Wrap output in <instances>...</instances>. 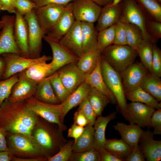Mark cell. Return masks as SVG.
Listing matches in <instances>:
<instances>
[{
  "label": "cell",
  "mask_w": 161,
  "mask_h": 161,
  "mask_svg": "<svg viewBox=\"0 0 161 161\" xmlns=\"http://www.w3.org/2000/svg\"><path fill=\"white\" fill-rule=\"evenodd\" d=\"M126 99L131 102H139L150 106L155 109H161V102L144 90L140 86L125 94Z\"/></svg>",
  "instance_id": "e575fe53"
},
{
  "label": "cell",
  "mask_w": 161,
  "mask_h": 161,
  "mask_svg": "<svg viewBox=\"0 0 161 161\" xmlns=\"http://www.w3.org/2000/svg\"><path fill=\"white\" fill-rule=\"evenodd\" d=\"M74 123L82 127H85L89 124L88 120L80 111L77 110L74 114Z\"/></svg>",
  "instance_id": "11a10c76"
},
{
  "label": "cell",
  "mask_w": 161,
  "mask_h": 161,
  "mask_svg": "<svg viewBox=\"0 0 161 161\" xmlns=\"http://www.w3.org/2000/svg\"><path fill=\"white\" fill-rule=\"evenodd\" d=\"M104 148L116 156L123 159L125 161L132 149L122 139L116 138L106 139Z\"/></svg>",
  "instance_id": "d590c367"
},
{
  "label": "cell",
  "mask_w": 161,
  "mask_h": 161,
  "mask_svg": "<svg viewBox=\"0 0 161 161\" xmlns=\"http://www.w3.org/2000/svg\"><path fill=\"white\" fill-rule=\"evenodd\" d=\"M117 112L111 113L106 116H101L96 119L93 126L95 140V148L97 150L101 147L104 148L106 140L105 131L108 123L116 118Z\"/></svg>",
  "instance_id": "4316f807"
},
{
  "label": "cell",
  "mask_w": 161,
  "mask_h": 161,
  "mask_svg": "<svg viewBox=\"0 0 161 161\" xmlns=\"http://www.w3.org/2000/svg\"><path fill=\"white\" fill-rule=\"evenodd\" d=\"M18 75V80L13 86L8 98L13 102L25 101L33 96L38 84L21 72Z\"/></svg>",
  "instance_id": "ac0fdd59"
},
{
  "label": "cell",
  "mask_w": 161,
  "mask_h": 161,
  "mask_svg": "<svg viewBox=\"0 0 161 161\" xmlns=\"http://www.w3.org/2000/svg\"><path fill=\"white\" fill-rule=\"evenodd\" d=\"M54 92L61 103L70 94L61 81L57 72L48 77Z\"/></svg>",
  "instance_id": "ab89813d"
},
{
  "label": "cell",
  "mask_w": 161,
  "mask_h": 161,
  "mask_svg": "<svg viewBox=\"0 0 161 161\" xmlns=\"http://www.w3.org/2000/svg\"><path fill=\"white\" fill-rule=\"evenodd\" d=\"M72 2L73 13L75 20L92 23L97 21L101 7L91 0H75Z\"/></svg>",
  "instance_id": "4fadbf2b"
},
{
  "label": "cell",
  "mask_w": 161,
  "mask_h": 161,
  "mask_svg": "<svg viewBox=\"0 0 161 161\" xmlns=\"http://www.w3.org/2000/svg\"><path fill=\"white\" fill-rule=\"evenodd\" d=\"M101 57V53L97 49L84 53L79 58L77 66L85 75L89 74L96 67Z\"/></svg>",
  "instance_id": "1f68e13d"
},
{
  "label": "cell",
  "mask_w": 161,
  "mask_h": 161,
  "mask_svg": "<svg viewBox=\"0 0 161 161\" xmlns=\"http://www.w3.org/2000/svg\"><path fill=\"white\" fill-rule=\"evenodd\" d=\"M101 161H125L121 158L114 155L104 147L98 149Z\"/></svg>",
  "instance_id": "816d5d0a"
},
{
  "label": "cell",
  "mask_w": 161,
  "mask_h": 161,
  "mask_svg": "<svg viewBox=\"0 0 161 161\" xmlns=\"http://www.w3.org/2000/svg\"><path fill=\"white\" fill-rule=\"evenodd\" d=\"M43 61L36 64L21 72L32 80L38 83L50 75L52 68L51 62Z\"/></svg>",
  "instance_id": "f1b7e54d"
},
{
  "label": "cell",
  "mask_w": 161,
  "mask_h": 161,
  "mask_svg": "<svg viewBox=\"0 0 161 161\" xmlns=\"http://www.w3.org/2000/svg\"><path fill=\"white\" fill-rule=\"evenodd\" d=\"M84 129V127L79 126L73 123L68 131L67 137L74 139L75 142L82 134Z\"/></svg>",
  "instance_id": "f5cc1de1"
},
{
  "label": "cell",
  "mask_w": 161,
  "mask_h": 161,
  "mask_svg": "<svg viewBox=\"0 0 161 161\" xmlns=\"http://www.w3.org/2000/svg\"><path fill=\"white\" fill-rule=\"evenodd\" d=\"M113 127L118 132L121 139L132 148L138 144L140 138L144 131L141 127L132 123L127 125L118 122Z\"/></svg>",
  "instance_id": "cb8c5ba5"
},
{
  "label": "cell",
  "mask_w": 161,
  "mask_h": 161,
  "mask_svg": "<svg viewBox=\"0 0 161 161\" xmlns=\"http://www.w3.org/2000/svg\"><path fill=\"white\" fill-rule=\"evenodd\" d=\"M18 80V75L16 74L8 78L0 80V106L8 98L13 86Z\"/></svg>",
  "instance_id": "60d3db41"
},
{
  "label": "cell",
  "mask_w": 161,
  "mask_h": 161,
  "mask_svg": "<svg viewBox=\"0 0 161 161\" xmlns=\"http://www.w3.org/2000/svg\"><path fill=\"white\" fill-rule=\"evenodd\" d=\"M87 99L94 111L97 117L101 116L106 107L111 101L105 95L90 86L87 95Z\"/></svg>",
  "instance_id": "d6a6232c"
},
{
  "label": "cell",
  "mask_w": 161,
  "mask_h": 161,
  "mask_svg": "<svg viewBox=\"0 0 161 161\" xmlns=\"http://www.w3.org/2000/svg\"><path fill=\"white\" fill-rule=\"evenodd\" d=\"M145 159L138 144L132 148V149L126 159L125 161H145Z\"/></svg>",
  "instance_id": "f907efd6"
},
{
  "label": "cell",
  "mask_w": 161,
  "mask_h": 161,
  "mask_svg": "<svg viewBox=\"0 0 161 161\" xmlns=\"http://www.w3.org/2000/svg\"><path fill=\"white\" fill-rule=\"evenodd\" d=\"M65 7V6L61 4H50L35 9L38 22L46 35L56 24Z\"/></svg>",
  "instance_id": "30bf717a"
},
{
  "label": "cell",
  "mask_w": 161,
  "mask_h": 161,
  "mask_svg": "<svg viewBox=\"0 0 161 161\" xmlns=\"http://www.w3.org/2000/svg\"><path fill=\"white\" fill-rule=\"evenodd\" d=\"M90 87V86L87 83L83 82L70 94L64 102L61 103L62 117L63 121L69 112L79 105L87 97Z\"/></svg>",
  "instance_id": "d4e9b609"
},
{
  "label": "cell",
  "mask_w": 161,
  "mask_h": 161,
  "mask_svg": "<svg viewBox=\"0 0 161 161\" xmlns=\"http://www.w3.org/2000/svg\"><path fill=\"white\" fill-rule=\"evenodd\" d=\"M1 10H1V4L0 3V13L1 11Z\"/></svg>",
  "instance_id": "e7e4bbea"
},
{
  "label": "cell",
  "mask_w": 161,
  "mask_h": 161,
  "mask_svg": "<svg viewBox=\"0 0 161 161\" xmlns=\"http://www.w3.org/2000/svg\"><path fill=\"white\" fill-rule=\"evenodd\" d=\"M77 62L67 64L57 71L61 81L70 94L85 80V75L78 68Z\"/></svg>",
  "instance_id": "2e32d148"
},
{
  "label": "cell",
  "mask_w": 161,
  "mask_h": 161,
  "mask_svg": "<svg viewBox=\"0 0 161 161\" xmlns=\"http://www.w3.org/2000/svg\"><path fill=\"white\" fill-rule=\"evenodd\" d=\"M31 0V1H33V0Z\"/></svg>",
  "instance_id": "003e7915"
},
{
  "label": "cell",
  "mask_w": 161,
  "mask_h": 161,
  "mask_svg": "<svg viewBox=\"0 0 161 161\" xmlns=\"http://www.w3.org/2000/svg\"><path fill=\"white\" fill-rule=\"evenodd\" d=\"M38 117L25 101L13 102L7 99L0 106V128L7 132L31 135Z\"/></svg>",
  "instance_id": "6da1fadb"
},
{
  "label": "cell",
  "mask_w": 161,
  "mask_h": 161,
  "mask_svg": "<svg viewBox=\"0 0 161 161\" xmlns=\"http://www.w3.org/2000/svg\"><path fill=\"white\" fill-rule=\"evenodd\" d=\"M6 64V68L2 80L8 78L21 72L30 66L39 62L50 60V56L44 55L34 58H27L20 55L12 53L1 55Z\"/></svg>",
  "instance_id": "ba28073f"
},
{
  "label": "cell",
  "mask_w": 161,
  "mask_h": 161,
  "mask_svg": "<svg viewBox=\"0 0 161 161\" xmlns=\"http://www.w3.org/2000/svg\"><path fill=\"white\" fill-rule=\"evenodd\" d=\"M95 140L93 126L89 124L84 127L82 134L74 143L73 152H78L95 148Z\"/></svg>",
  "instance_id": "f546056e"
},
{
  "label": "cell",
  "mask_w": 161,
  "mask_h": 161,
  "mask_svg": "<svg viewBox=\"0 0 161 161\" xmlns=\"http://www.w3.org/2000/svg\"><path fill=\"white\" fill-rule=\"evenodd\" d=\"M74 140H68L54 156L47 157V161H69L73 153Z\"/></svg>",
  "instance_id": "7bdbcfd3"
},
{
  "label": "cell",
  "mask_w": 161,
  "mask_h": 161,
  "mask_svg": "<svg viewBox=\"0 0 161 161\" xmlns=\"http://www.w3.org/2000/svg\"><path fill=\"white\" fill-rule=\"evenodd\" d=\"M63 131L57 124L39 116L31 135L43 155L48 157L56 154L68 141Z\"/></svg>",
  "instance_id": "7a4b0ae2"
},
{
  "label": "cell",
  "mask_w": 161,
  "mask_h": 161,
  "mask_svg": "<svg viewBox=\"0 0 161 161\" xmlns=\"http://www.w3.org/2000/svg\"><path fill=\"white\" fill-rule=\"evenodd\" d=\"M140 86L158 102L161 100V80L151 72L148 71Z\"/></svg>",
  "instance_id": "4dcf8cb0"
},
{
  "label": "cell",
  "mask_w": 161,
  "mask_h": 161,
  "mask_svg": "<svg viewBox=\"0 0 161 161\" xmlns=\"http://www.w3.org/2000/svg\"><path fill=\"white\" fill-rule=\"evenodd\" d=\"M67 49L78 57L83 54L81 32V22L75 20L69 31L59 40Z\"/></svg>",
  "instance_id": "ffe728a7"
},
{
  "label": "cell",
  "mask_w": 161,
  "mask_h": 161,
  "mask_svg": "<svg viewBox=\"0 0 161 161\" xmlns=\"http://www.w3.org/2000/svg\"><path fill=\"white\" fill-rule=\"evenodd\" d=\"M100 6L104 7L110 3L113 0H91Z\"/></svg>",
  "instance_id": "6125c7cd"
},
{
  "label": "cell",
  "mask_w": 161,
  "mask_h": 161,
  "mask_svg": "<svg viewBox=\"0 0 161 161\" xmlns=\"http://www.w3.org/2000/svg\"><path fill=\"white\" fill-rule=\"evenodd\" d=\"M81 32L83 53L97 49L98 31L94 23L81 22Z\"/></svg>",
  "instance_id": "484cf974"
},
{
  "label": "cell",
  "mask_w": 161,
  "mask_h": 161,
  "mask_svg": "<svg viewBox=\"0 0 161 161\" xmlns=\"http://www.w3.org/2000/svg\"><path fill=\"white\" fill-rule=\"evenodd\" d=\"M16 10L24 16L35 8V4L31 0H14Z\"/></svg>",
  "instance_id": "c3c4849f"
},
{
  "label": "cell",
  "mask_w": 161,
  "mask_h": 161,
  "mask_svg": "<svg viewBox=\"0 0 161 161\" xmlns=\"http://www.w3.org/2000/svg\"><path fill=\"white\" fill-rule=\"evenodd\" d=\"M153 57L151 62V72L158 77H161V50L158 46L153 44Z\"/></svg>",
  "instance_id": "ee69618b"
},
{
  "label": "cell",
  "mask_w": 161,
  "mask_h": 161,
  "mask_svg": "<svg viewBox=\"0 0 161 161\" xmlns=\"http://www.w3.org/2000/svg\"><path fill=\"white\" fill-rule=\"evenodd\" d=\"M75 21L73 13L72 2L65 6V9L59 19L46 35L60 40L70 29Z\"/></svg>",
  "instance_id": "7402d4cb"
},
{
  "label": "cell",
  "mask_w": 161,
  "mask_h": 161,
  "mask_svg": "<svg viewBox=\"0 0 161 161\" xmlns=\"http://www.w3.org/2000/svg\"><path fill=\"white\" fill-rule=\"evenodd\" d=\"M6 132L0 128V151H9L6 139Z\"/></svg>",
  "instance_id": "6f0895ef"
},
{
  "label": "cell",
  "mask_w": 161,
  "mask_h": 161,
  "mask_svg": "<svg viewBox=\"0 0 161 161\" xmlns=\"http://www.w3.org/2000/svg\"><path fill=\"white\" fill-rule=\"evenodd\" d=\"M33 96L43 103L54 104L61 103L54 92L48 77L38 83Z\"/></svg>",
  "instance_id": "83f0119b"
},
{
  "label": "cell",
  "mask_w": 161,
  "mask_h": 161,
  "mask_svg": "<svg viewBox=\"0 0 161 161\" xmlns=\"http://www.w3.org/2000/svg\"><path fill=\"white\" fill-rule=\"evenodd\" d=\"M148 71L140 62L137 61L120 74L125 95L140 86Z\"/></svg>",
  "instance_id": "5bb4252c"
},
{
  "label": "cell",
  "mask_w": 161,
  "mask_h": 161,
  "mask_svg": "<svg viewBox=\"0 0 161 161\" xmlns=\"http://www.w3.org/2000/svg\"><path fill=\"white\" fill-rule=\"evenodd\" d=\"M24 17L28 29L29 58H34L39 57L41 56L42 49V40L46 35L38 22L35 9Z\"/></svg>",
  "instance_id": "9c48e42d"
},
{
  "label": "cell",
  "mask_w": 161,
  "mask_h": 161,
  "mask_svg": "<svg viewBox=\"0 0 161 161\" xmlns=\"http://www.w3.org/2000/svg\"><path fill=\"white\" fill-rule=\"evenodd\" d=\"M115 24L98 32L97 49L101 52L112 44L114 40Z\"/></svg>",
  "instance_id": "f35d334b"
},
{
  "label": "cell",
  "mask_w": 161,
  "mask_h": 161,
  "mask_svg": "<svg viewBox=\"0 0 161 161\" xmlns=\"http://www.w3.org/2000/svg\"><path fill=\"white\" fill-rule=\"evenodd\" d=\"M145 26L148 33L155 40L161 38V22L146 20Z\"/></svg>",
  "instance_id": "7dc6e473"
},
{
  "label": "cell",
  "mask_w": 161,
  "mask_h": 161,
  "mask_svg": "<svg viewBox=\"0 0 161 161\" xmlns=\"http://www.w3.org/2000/svg\"><path fill=\"white\" fill-rule=\"evenodd\" d=\"M14 155L10 151H0V161H13Z\"/></svg>",
  "instance_id": "680465c9"
},
{
  "label": "cell",
  "mask_w": 161,
  "mask_h": 161,
  "mask_svg": "<svg viewBox=\"0 0 161 161\" xmlns=\"http://www.w3.org/2000/svg\"><path fill=\"white\" fill-rule=\"evenodd\" d=\"M2 10L7 11L10 13L15 14L16 9L14 0H0Z\"/></svg>",
  "instance_id": "9f6ffc18"
},
{
  "label": "cell",
  "mask_w": 161,
  "mask_h": 161,
  "mask_svg": "<svg viewBox=\"0 0 161 161\" xmlns=\"http://www.w3.org/2000/svg\"><path fill=\"white\" fill-rule=\"evenodd\" d=\"M158 2H159L160 3H161V0H157Z\"/></svg>",
  "instance_id": "03108f58"
},
{
  "label": "cell",
  "mask_w": 161,
  "mask_h": 161,
  "mask_svg": "<svg viewBox=\"0 0 161 161\" xmlns=\"http://www.w3.org/2000/svg\"><path fill=\"white\" fill-rule=\"evenodd\" d=\"M155 109L144 103L131 102L127 104L128 121L140 127H151L150 121Z\"/></svg>",
  "instance_id": "9a60e30c"
},
{
  "label": "cell",
  "mask_w": 161,
  "mask_h": 161,
  "mask_svg": "<svg viewBox=\"0 0 161 161\" xmlns=\"http://www.w3.org/2000/svg\"><path fill=\"white\" fill-rule=\"evenodd\" d=\"M154 134L149 129L144 131L139 145L147 161H160L161 160V141L154 140Z\"/></svg>",
  "instance_id": "e0dca14e"
},
{
  "label": "cell",
  "mask_w": 161,
  "mask_h": 161,
  "mask_svg": "<svg viewBox=\"0 0 161 161\" xmlns=\"http://www.w3.org/2000/svg\"><path fill=\"white\" fill-rule=\"evenodd\" d=\"M153 43L143 39L137 50L140 62L151 72L153 53Z\"/></svg>",
  "instance_id": "74e56055"
},
{
  "label": "cell",
  "mask_w": 161,
  "mask_h": 161,
  "mask_svg": "<svg viewBox=\"0 0 161 161\" xmlns=\"http://www.w3.org/2000/svg\"><path fill=\"white\" fill-rule=\"evenodd\" d=\"M15 19V15H4L1 18L3 24L0 31V55L5 53L21 55L14 36Z\"/></svg>",
  "instance_id": "7c38bea8"
},
{
  "label": "cell",
  "mask_w": 161,
  "mask_h": 161,
  "mask_svg": "<svg viewBox=\"0 0 161 161\" xmlns=\"http://www.w3.org/2000/svg\"><path fill=\"white\" fill-rule=\"evenodd\" d=\"M150 124L151 127L154 128L153 131L154 135L161 134V109H155L151 118Z\"/></svg>",
  "instance_id": "681fc988"
},
{
  "label": "cell",
  "mask_w": 161,
  "mask_h": 161,
  "mask_svg": "<svg viewBox=\"0 0 161 161\" xmlns=\"http://www.w3.org/2000/svg\"><path fill=\"white\" fill-rule=\"evenodd\" d=\"M50 46L52 53L51 61L52 68L51 75L57 72L64 66L69 63L77 62L79 58L69 52L61 43L59 40L51 38L47 35L43 38Z\"/></svg>",
  "instance_id": "8fae6325"
},
{
  "label": "cell",
  "mask_w": 161,
  "mask_h": 161,
  "mask_svg": "<svg viewBox=\"0 0 161 161\" xmlns=\"http://www.w3.org/2000/svg\"><path fill=\"white\" fill-rule=\"evenodd\" d=\"M6 68L4 61L1 55H0V80H2Z\"/></svg>",
  "instance_id": "94428289"
},
{
  "label": "cell",
  "mask_w": 161,
  "mask_h": 161,
  "mask_svg": "<svg viewBox=\"0 0 161 161\" xmlns=\"http://www.w3.org/2000/svg\"><path fill=\"white\" fill-rule=\"evenodd\" d=\"M3 24V21L2 20H1V21H0V31L2 27Z\"/></svg>",
  "instance_id": "be15d7a7"
},
{
  "label": "cell",
  "mask_w": 161,
  "mask_h": 161,
  "mask_svg": "<svg viewBox=\"0 0 161 161\" xmlns=\"http://www.w3.org/2000/svg\"><path fill=\"white\" fill-rule=\"evenodd\" d=\"M6 139L9 151L16 157L23 158L45 157L31 135L6 132Z\"/></svg>",
  "instance_id": "5b68a950"
},
{
  "label": "cell",
  "mask_w": 161,
  "mask_h": 161,
  "mask_svg": "<svg viewBox=\"0 0 161 161\" xmlns=\"http://www.w3.org/2000/svg\"><path fill=\"white\" fill-rule=\"evenodd\" d=\"M75 0H33L36 8L50 4H56L66 6Z\"/></svg>",
  "instance_id": "db71d44e"
},
{
  "label": "cell",
  "mask_w": 161,
  "mask_h": 161,
  "mask_svg": "<svg viewBox=\"0 0 161 161\" xmlns=\"http://www.w3.org/2000/svg\"><path fill=\"white\" fill-rule=\"evenodd\" d=\"M122 12L120 21L135 25L141 30L143 39L152 43L157 41L150 36L145 28L146 18L136 0H122Z\"/></svg>",
  "instance_id": "52a82bcc"
},
{
  "label": "cell",
  "mask_w": 161,
  "mask_h": 161,
  "mask_svg": "<svg viewBox=\"0 0 161 161\" xmlns=\"http://www.w3.org/2000/svg\"><path fill=\"white\" fill-rule=\"evenodd\" d=\"M122 12L121 3L115 4L112 2L103 7L97 21V30L99 32L115 24L120 20Z\"/></svg>",
  "instance_id": "44dd1931"
},
{
  "label": "cell",
  "mask_w": 161,
  "mask_h": 161,
  "mask_svg": "<svg viewBox=\"0 0 161 161\" xmlns=\"http://www.w3.org/2000/svg\"><path fill=\"white\" fill-rule=\"evenodd\" d=\"M125 25L127 45L137 50L143 40L142 32L135 25L129 23Z\"/></svg>",
  "instance_id": "8d00e7d4"
},
{
  "label": "cell",
  "mask_w": 161,
  "mask_h": 161,
  "mask_svg": "<svg viewBox=\"0 0 161 161\" xmlns=\"http://www.w3.org/2000/svg\"><path fill=\"white\" fill-rule=\"evenodd\" d=\"M69 161H101L99 151L95 148L84 151L73 152Z\"/></svg>",
  "instance_id": "b9f144b4"
},
{
  "label": "cell",
  "mask_w": 161,
  "mask_h": 161,
  "mask_svg": "<svg viewBox=\"0 0 161 161\" xmlns=\"http://www.w3.org/2000/svg\"><path fill=\"white\" fill-rule=\"evenodd\" d=\"M101 68L104 80L117 100L118 111L128 120L126 98L120 75L101 56Z\"/></svg>",
  "instance_id": "277c9868"
},
{
  "label": "cell",
  "mask_w": 161,
  "mask_h": 161,
  "mask_svg": "<svg viewBox=\"0 0 161 161\" xmlns=\"http://www.w3.org/2000/svg\"><path fill=\"white\" fill-rule=\"evenodd\" d=\"M146 20L161 22V3L157 0H136Z\"/></svg>",
  "instance_id": "836d02e7"
},
{
  "label": "cell",
  "mask_w": 161,
  "mask_h": 161,
  "mask_svg": "<svg viewBox=\"0 0 161 161\" xmlns=\"http://www.w3.org/2000/svg\"><path fill=\"white\" fill-rule=\"evenodd\" d=\"M79 106L78 110L81 111L86 117L89 122V124L93 126L97 117L87 97Z\"/></svg>",
  "instance_id": "f6af8a7d"
},
{
  "label": "cell",
  "mask_w": 161,
  "mask_h": 161,
  "mask_svg": "<svg viewBox=\"0 0 161 161\" xmlns=\"http://www.w3.org/2000/svg\"><path fill=\"white\" fill-rule=\"evenodd\" d=\"M13 34L15 40L21 55L30 58L27 25L24 16L16 10Z\"/></svg>",
  "instance_id": "d6986e66"
},
{
  "label": "cell",
  "mask_w": 161,
  "mask_h": 161,
  "mask_svg": "<svg viewBox=\"0 0 161 161\" xmlns=\"http://www.w3.org/2000/svg\"><path fill=\"white\" fill-rule=\"evenodd\" d=\"M47 157H43L35 158H23L14 156L13 161H47Z\"/></svg>",
  "instance_id": "91938a15"
},
{
  "label": "cell",
  "mask_w": 161,
  "mask_h": 161,
  "mask_svg": "<svg viewBox=\"0 0 161 161\" xmlns=\"http://www.w3.org/2000/svg\"><path fill=\"white\" fill-rule=\"evenodd\" d=\"M137 55V50L127 45L112 44L101 52V56L120 74L135 61Z\"/></svg>",
  "instance_id": "3957f363"
},
{
  "label": "cell",
  "mask_w": 161,
  "mask_h": 161,
  "mask_svg": "<svg viewBox=\"0 0 161 161\" xmlns=\"http://www.w3.org/2000/svg\"><path fill=\"white\" fill-rule=\"evenodd\" d=\"M113 44L127 45L125 23L120 20L115 24L114 40Z\"/></svg>",
  "instance_id": "bcb514c9"
},
{
  "label": "cell",
  "mask_w": 161,
  "mask_h": 161,
  "mask_svg": "<svg viewBox=\"0 0 161 161\" xmlns=\"http://www.w3.org/2000/svg\"><path fill=\"white\" fill-rule=\"evenodd\" d=\"M25 101L29 109L35 114L49 122L57 124L64 131L67 129L62 119L61 103L54 104L43 103L33 96Z\"/></svg>",
  "instance_id": "8992f818"
},
{
  "label": "cell",
  "mask_w": 161,
  "mask_h": 161,
  "mask_svg": "<svg viewBox=\"0 0 161 161\" xmlns=\"http://www.w3.org/2000/svg\"><path fill=\"white\" fill-rule=\"evenodd\" d=\"M101 57L93 71L85 75V81L91 87L94 88L107 96L112 104H117L116 99L107 86L103 79L101 68Z\"/></svg>",
  "instance_id": "603a6c76"
}]
</instances>
